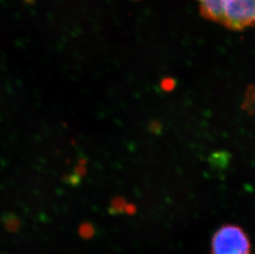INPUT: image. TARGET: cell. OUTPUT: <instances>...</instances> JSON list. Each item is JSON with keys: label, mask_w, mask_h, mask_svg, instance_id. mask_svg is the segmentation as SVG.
<instances>
[{"label": "cell", "mask_w": 255, "mask_h": 254, "mask_svg": "<svg viewBox=\"0 0 255 254\" xmlns=\"http://www.w3.org/2000/svg\"><path fill=\"white\" fill-rule=\"evenodd\" d=\"M175 79H173V78H170V77L164 78L161 81V83H160V87L165 92L173 91L174 88H175Z\"/></svg>", "instance_id": "5b68a950"}, {"label": "cell", "mask_w": 255, "mask_h": 254, "mask_svg": "<svg viewBox=\"0 0 255 254\" xmlns=\"http://www.w3.org/2000/svg\"><path fill=\"white\" fill-rule=\"evenodd\" d=\"M250 247L249 237L241 228L226 225L213 236L211 254H249Z\"/></svg>", "instance_id": "7a4b0ae2"}, {"label": "cell", "mask_w": 255, "mask_h": 254, "mask_svg": "<svg viewBox=\"0 0 255 254\" xmlns=\"http://www.w3.org/2000/svg\"><path fill=\"white\" fill-rule=\"evenodd\" d=\"M149 131L154 134H160L162 131V125L159 121H153L149 126Z\"/></svg>", "instance_id": "52a82bcc"}, {"label": "cell", "mask_w": 255, "mask_h": 254, "mask_svg": "<svg viewBox=\"0 0 255 254\" xmlns=\"http://www.w3.org/2000/svg\"><path fill=\"white\" fill-rule=\"evenodd\" d=\"M204 19L239 32L255 27V0H197Z\"/></svg>", "instance_id": "6da1fadb"}, {"label": "cell", "mask_w": 255, "mask_h": 254, "mask_svg": "<svg viewBox=\"0 0 255 254\" xmlns=\"http://www.w3.org/2000/svg\"><path fill=\"white\" fill-rule=\"evenodd\" d=\"M126 209H127V211H128V213H134L135 212V211H136V207L134 206H130V205H128V206H127V207H126Z\"/></svg>", "instance_id": "ba28073f"}, {"label": "cell", "mask_w": 255, "mask_h": 254, "mask_svg": "<svg viewBox=\"0 0 255 254\" xmlns=\"http://www.w3.org/2000/svg\"><path fill=\"white\" fill-rule=\"evenodd\" d=\"M25 3H29V4H32L34 3L35 0H23Z\"/></svg>", "instance_id": "9c48e42d"}, {"label": "cell", "mask_w": 255, "mask_h": 254, "mask_svg": "<svg viewBox=\"0 0 255 254\" xmlns=\"http://www.w3.org/2000/svg\"><path fill=\"white\" fill-rule=\"evenodd\" d=\"M241 107L242 109L245 110L250 116L255 117V84L248 86Z\"/></svg>", "instance_id": "277c9868"}, {"label": "cell", "mask_w": 255, "mask_h": 254, "mask_svg": "<svg viewBox=\"0 0 255 254\" xmlns=\"http://www.w3.org/2000/svg\"><path fill=\"white\" fill-rule=\"evenodd\" d=\"M65 180H66L67 182H69V184L73 185V186L80 185V182H81V178H80V176L76 174H72V175L67 176Z\"/></svg>", "instance_id": "8992f818"}, {"label": "cell", "mask_w": 255, "mask_h": 254, "mask_svg": "<svg viewBox=\"0 0 255 254\" xmlns=\"http://www.w3.org/2000/svg\"><path fill=\"white\" fill-rule=\"evenodd\" d=\"M232 159V155L225 150H218L209 157V163L213 169L222 171L228 168Z\"/></svg>", "instance_id": "3957f363"}]
</instances>
